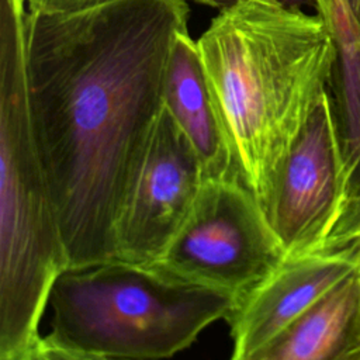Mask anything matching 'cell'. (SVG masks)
I'll list each match as a JSON object with an SVG mask.
<instances>
[{
	"mask_svg": "<svg viewBox=\"0 0 360 360\" xmlns=\"http://www.w3.org/2000/svg\"><path fill=\"white\" fill-rule=\"evenodd\" d=\"M187 0L27 11V91L69 267L118 259L117 228L165 107Z\"/></svg>",
	"mask_w": 360,
	"mask_h": 360,
	"instance_id": "6da1fadb",
	"label": "cell"
},
{
	"mask_svg": "<svg viewBox=\"0 0 360 360\" xmlns=\"http://www.w3.org/2000/svg\"><path fill=\"white\" fill-rule=\"evenodd\" d=\"M197 46L235 176L266 212L292 143L329 89L332 32L316 13L245 0L219 10Z\"/></svg>",
	"mask_w": 360,
	"mask_h": 360,
	"instance_id": "7a4b0ae2",
	"label": "cell"
},
{
	"mask_svg": "<svg viewBox=\"0 0 360 360\" xmlns=\"http://www.w3.org/2000/svg\"><path fill=\"white\" fill-rule=\"evenodd\" d=\"M27 11L0 0V360H41L39 323L69 267L30 112Z\"/></svg>",
	"mask_w": 360,
	"mask_h": 360,
	"instance_id": "3957f363",
	"label": "cell"
},
{
	"mask_svg": "<svg viewBox=\"0 0 360 360\" xmlns=\"http://www.w3.org/2000/svg\"><path fill=\"white\" fill-rule=\"evenodd\" d=\"M235 300L124 259L68 267L49 292L41 360L172 357L225 319Z\"/></svg>",
	"mask_w": 360,
	"mask_h": 360,
	"instance_id": "277c9868",
	"label": "cell"
},
{
	"mask_svg": "<svg viewBox=\"0 0 360 360\" xmlns=\"http://www.w3.org/2000/svg\"><path fill=\"white\" fill-rule=\"evenodd\" d=\"M285 259L263 207L235 176H228L204 180L187 221L150 266L238 298Z\"/></svg>",
	"mask_w": 360,
	"mask_h": 360,
	"instance_id": "5b68a950",
	"label": "cell"
},
{
	"mask_svg": "<svg viewBox=\"0 0 360 360\" xmlns=\"http://www.w3.org/2000/svg\"><path fill=\"white\" fill-rule=\"evenodd\" d=\"M349 198V174L329 89L292 143L266 210L285 257L321 252Z\"/></svg>",
	"mask_w": 360,
	"mask_h": 360,
	"instance_id": "8992f818",
	"label": "cell"
},
{
	"mask_svg": "<svg viewBox=\"0 0 360 360\" xmlns=\"http://www.w3.org/2000/svg\"><path fill=\"white\" fill-rule=\"evenodd\" d=\"M204 180L193 145L165 105L118 222V259L153 264L187 221Z\"/></svg>",
	"mask_w": 360,
	"mask_h": 360,
	"instance_id": "52a82bcc",
	"label": "cell"
},
{
	"mask_svg": "<svg viewBox=\"0 0 360 360\" xmlns=\"http://www.w3.org/2000/svg\"><path fill=\"white\" fill-rule=\"evenodd\" d=\"M360 266V242L285 259L259 285L238 297L225 321L233 360H256L294 321Z\"/></svg>",
	"mask_w": 360,
	"mask_h": 360,
	"instance_id": "ba28073f",
	"label": "cell"
},
{
	"mask_svg": "<svg viewBox=\"0 0 360 360\" xmlns=\"http://www.w3.org/2000/svg\"><path fill=\"white\" fill-rule=\"evenodd\" d=\"M165 105L193 145L204 179L235 176L229 143L208 86L197 41L188 31L176 37L170 53Z\"/></svg>",
	"mask_w": 360,
	"mask_h": 360,
	"instance_id": "9c48e42d",
	"label": "cell"
},
{
	"mask_svg": "<svg viewBox=\"0 0 360 360\" xmlns=\"http://www.w3.org/2000/svg\"><path fill=\"white\" fill-rule=\"evenodd\" d=\"M256 360H360V266L311 305Z\"/></svg>",
	"mask_w": 360,
	"mask_h": 360,
	"instance_id": "30bf717a",
	"label": "cell"
},
{
	"mask_svg": "<svg viewBox=\"0 0 360 360\" xmlns=\"http://www.w3.org/2000/svg\"><path fill=\"white\" fill-rule=\"evenodd\" d=\"M356 242H360V193L347 198L321 252L338 250Z\"/></svg>",
	"mask_w": 360,
	"mask_h": 360,
	"instance_id": "8fae6325",
	"label": "cell"
},
{
	"mask_svg": "<svg viewBox=\"0 0 360 360\" xmlns=\"http://www.w3.org/2000/svg\"><path fill=\"white\" fill-rule=\"evenodd\" d=\"M28 11L42 14H70L90 10L114 0H24Z\"/></svg>",
	"mask_w": 360,
	"mask_h": 360,
	"instance_id": "7c38bea8",
	"label": "cell"
},
{
	"mask_svg": "<svg viewBox=\"0 0 360 360\" xmlns=\"http://www.w3.org/2000/svg\"><path fill=\"white\" fill-rule=\"evenodd\" d=\"M193 1H195L198 4H202V6H207V7H211V8L224 10V8L232 7L236 3H240V1H245V0H193ZM277 1H280L283 4H287V6H291V7H298V8L309 7V8L315 10V13H316V8H318L316 0H277Z\"/></svg>",
	"mask_w": 360,
	"mask_h": 360,
	"instance_id": "4fadbf2b",
	"label": "cell"
},
{
	"mask_svg": "<svg viewBox=\"0 0 360 360\" xmlns=\"http://www.w3.org/2000/svg\"><path fill=\"white\" fill-rule=\"evenodd\" d=\"M316 3H318L316 14H319L329 27L333 21V17H335L336 11L342 6L340 0H316Z\"/></svg>",
	"mask_w": 360,
	"mask_h": 360,
	"instance_id": "5bb4252c",
	"label": "cell"
},
{
	"mask_svg": "<svg viewBox=\"0 0 360 360\" xmlns=\"http://www.w3.org/2000/svg\"><path fill=\"white\" fill-rule=\"evenodd\" d=\"M342 6L347 11L350 20L359 27L360 30V0H340Z\"/></svg>",
	"mask_w": 360,
	"mask_h": 360,
	"instance_id": "9a60e30c",
	"label": "cell"
}]
</instances>
